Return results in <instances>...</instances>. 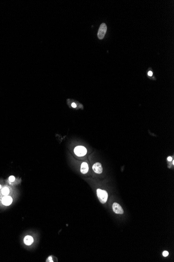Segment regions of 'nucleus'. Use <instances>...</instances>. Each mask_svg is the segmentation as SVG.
I'll use <instances>...</instances> for the list:
<instances>
[{"mask_svg":"<svg viewBox=\"0 0 174 262\" xmlns=\"http://www.w3.org/2000/svg\"><path fill=\"white\" fill-rule=\"evenodd\" d=\"M74 152L78 156H83L87 154V150L85 147L83 146H77L74 149Z\"/></svg>","mask_w":174,"mask_h":262,"instance_id":"obj_3","label":"nucleus"},{"mask_svg":"<svg viewBox=\"0 0 174 262\" xmlns=\"http://www.w3.org/2000/svg\"><path fill=\"white\" fill-rule=\"evenodd\" d=\"M80 171L81 173L83 174L88 173V171H89V166L86 162H83L81 164Z\"/></svg>","mask_w":174,"mask_h":262,"instance_id":"obj_7","label":"nucleus"},{"mask_svg":"<svg viewBox=\"0 0 174 262\" xmlns=\"http://www.w3.org/2000/svg\"><path fill=\"white\" fill-rule=\"evenodd\" d=\"M1 187H1V185H0V189H1Z\"/></svg>","mask_w":174,"mask_h":262,"instance_id":"obj_15","label":"nucleus"},{"mask_svg":"<svg viewBox=\"0 0 174 262\" xmlns=\"http://www.w3.org/2000/svg\"><path fill=\"white\" fill-rule=\"evenodd\" d=\"M107 31V26L105 23H102L99 29L97 36L100 39H103Z\"/></svg>","mask_w":174,"mask_h":262,"instance_id":"obj_2","label":"nucleus"},{"mask_svg":"<svg viewBox=\"0 0 174 262\" xmlns=\"http://www.w3.org/2000/svg\"><path fill=\"white\" fill-rule=\"evenodd\" d=\"M33 242V239L32 237L30 235H27L24 238V243L25 244L30 245Z\"/></svg>","mask_w":174,"mask_h":262,"instance_id":"obj_8","label":"nucleus"},{"mask_svg":"<svg viewBox=\"0 0 174 262\" xmlns=\"http://www.w3.org/2000/svg\"><path fill=\"white\" fill-rule=\"evenodd\" d=\"M167 160L168 161H170V162L171 161H172V158H171V156H168V158H167Z\"/></svg>","mask_w":174,"mask_h":262,"instance_id":"obj_14","label":"nucleus"},{"mask_svg":"<svg viewBox=\"0 0 174 262\" xmlns=\"http://www.w3.org/2000/svg\"><path fill=\"white\" fill-rule=\"evenodd\" d=\"M71 106H72L73 108H76V107H77V105H76V104L75 103H73L71 104Z\"/></svg>","mask_w":174,"mask_h":262,"instance_id":"obj_13","label":"nucleus"},{"mask_svg":"<svg viewBox=\"0 0 174 262\" xmlns=\"http://www.w3.org/2000/svg\"><path fill=\"white\" fill-rule=\"evenodd\" d=\"M147 74H148L149 77H152V76L153 75V72H152L151 71H149L148 73H147Z\"/></svg>","mask_w":174,"mask_h":262,"instance_id":"obj_12","label":"nucleus"},{"mask_svg":"<svg viewBox=\"0 0 174 262\" xmlns=\"http://www.w3.org/2000/svg\"><path fill=\"white\" fill-rule=\"evenodd\" d=\"M112 208H113V210L114 213L117 214L122 215L124 213V210L123 208L120 204L117 203V202H114L113 204V206H112Z\"/></svg>","mask_w":174,"mask_h":262,"instance_id":"obj_4","label":"nucleus"},{"mask_svg":"<svg viewBox=\"0 0 174 262\" xmlns=\"http://www.w3.org/2000/svg\"><path fill=\"white\" fill-rule=\"evenodd\" d=\"M97 197H98L100 201L102 204L105 203L108 198V194L107 192L101 189H97Z\"/></svg>","mask_w":174,"mask_h":262,"instance_id":"obj_1","label":"nucleus"},{"mask_svg":"<svg viewBox=\"0 0 174 262\" xmlns=\"http://www.w3.org/2000/svg\"><path fill=\"white\" fill-rule=\"evenodd\" d=\"M13 201V199L12 198L11 196H9L8 195L7 196H4L3 198L2 199V202L4 205L5 206H9L12 204V202Z\"/></svg>","mask_w":174,"mask_h":262,"instance_id":"obj_6","label":"nucleus"},{"mask_svg":"<svg viewBox=\"0 0 174 262\" xmlns=\"http://www.w3.org/2000/svg\"><path fill=\"white\" fill-rule=\"evenodd\" d=\"M92 169L94 171V172L97 174H101L102 171H103L102 164L99 162L95 163L92 166Z\"/></svg>","mask_w":174,"mask_h":262,"instance_id":"obj_5","label":"nucleus"},{"mask_svg":"<svg viewBox=\"0 0 174 262\" xmlns=\"http://www.w3.org/2000/svg\"><path fill=\"white\" fill-rule=\"evenodd\" d=\"M1 192L2 195H3L4 196H7L9 193V190L8 187H4L3 189L1 190Z\"/></svg>","mask_w":174,"mask_h":262,"instance_id":"obj_9","label":"nucleus"},{"mask_svg":"<svg viewBox=\"0 0 174 262\" xmlns=\"http://www.w3.org/2000/svg\"><path fill=\"white\" fill-rule=\"evenodd\" d=\"M168 254H169V253H168V252L167 251H164L163 253V255L164 257H166L167 256H168Z\"/></svg>","mask_w":174,"mask_h":262,"instance_id":"obj_11","label":"nucleus"},{"mask_svg":"<svg viewBox=\"0 0 174 262\" xmlns=\"http://www.w3.org/2000/svg\"><path fill=\"white\" fill-rule=\"evenodd\" d=\"M15 180V178L14 177V176H11L10 177H9V180L11 182H14V180Z\"/></svg>","mask_w":174,"mask_h":262,"instance_id":"obj_10","label":"nucleus"}]
</instances>
